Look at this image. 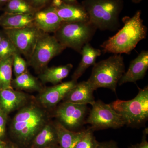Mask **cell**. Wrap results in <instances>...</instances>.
I'll use <instances>...</instances> for the list:
<instances>
[{
    "label": "cell",
    "mask_w": 148,
    "mask_h": 148,
    "mask_svg": "<svg viewBox=\"0 0 148 148\" xmlns=\"http://www.w3.org/2000/svg\"><path fill=\"white\" fill-rule=\"evenodd\" d=\"M34 25V14L4 13L0 16V26L4 29H20Z\"/></svg>",
    "instance_id": "ac0fdd59"
},
{
    "label": "cell",
    "mask_w": 148,
    "mask_h": 148,
    "mask_svg": "<svg viewBox=\"0 0 148 148\" xmlns=\"http://www.w3.org/2000/svg\"><path fill=\"white\" fill-rule=\"evenodd\" d=\"M58 142L57 132L55 126L46 125L41 128L34 140L35 145L38 148H43Z\"/></svg>",
    "instance_id": "44dd1931"
},
{
    "label": "cell",
    "mask_w": 148,
    "mask_h": 148,
    "mask_svg": "<svg viewBox=\"0 0 148 148\" xmlns=\"http://www.w3.org/2000/svg\"><path fill=\"white\" fill-rule=\"evenodd\" d=\"M13 56L0 60V89H13L12 86Z\"/></svg>",
    "instance_id": "7402d4cb"
},
{
    "label": "cell",
    "mask_w": 148,
    "mask_h": 148,
    "mask_svg": "<svg viewBox=\"0 0 148 148\" xmlns=\"http://www.w3.org/2000/svg\"><path fill=\"white\" fill-rule=\"evenodd\" d=\"M17 52H19L13 43L5 35L0 42V60L13 56Z\"/></svg>",
    "instance_id": "484cf974"
},
{
    "label": "cell",
    "mask_w": 148,
    "mask_h": 148,
    "mask_svg": "<svg viewBox=\"0 0 148 148\" xmlns=\"http://www.w3.org/2000/svg\"><path fill=\"white\" fill-rule=\"evenodd\" d=\"M24 93L13 89H0V108L6 114L14 110L26 100Z\"/></svg>",
    "instance_id": "e0dca14e"
},
{
    "label": "cell",
    "mask_w": 148,
    "mask_h": 148,
    "mask_svg": "<svg viewBox=\"0 0 148 148\" xmlns=\"http://www.w3.org/2000/svg\"><path fill=\"white\" fill-rule=\"evenodd\" d=\"M63 0H52L50 5L54 8H58L64 3Z\"/></svg>",
    "instance_id": "4dcf8cb0"
},
{
    "label": "cell",
    "mask_w": 148,
    "mask_h": 148,
    "mask_svg": "<svg viewBox=\"0 0 148 148\" xmlns=\"http://www.w3.org/2000/svg\"><path fill=\"white\" fill-rule=\"evenodd\" d=\"M12 85L16 88L24 90H38L40 85L34 77L27 71L16 77Z\"/></svg>",
    "instance_id": "cb8c5ba5"
},
{
    "label": "cell",
    "mask_w": 148,
    "mask_h": 148,
    "mask_svg": "<svg viewBox=\"0 0 148 148\" xmlns=\"http://www.w3.org/2000/svg\"><path fill=\"white\" fill-rule=\"evenodd\" d=\"M54 126L60 148H75L84 132V130L78 132L71 131L60 122L56 123Z\"/></svg>",
    "instance_id": "d6986e66"
},
{
    "label": "cell",
    "mask_w": 148,
    "mask_h": 148,
    "mask_svg": "<svg viewBox=\"0 0 148 148\" xmlns=\"http://www.w3.org/2000/svg\"><path fill=\"white\" fill-rule=\"evenodd\" d=\"M34 25L44 33H55L63 21L55 8L49 5L36 11L34 14Z\"/></svg>",
    "instance_id": "8fae6325"
},
{
    "label": "cell",
    "mask_w": 148,
    "mask_h": 148,
    "mask_svg": "<svg viewBox=\"0 0 148 148\" xmlns=\"http://www.w3.org/2000/svg\"><path fill=\"white\" fill-rule=\"evenodd\" d=\"M93 131L90 128L84 130L82 136L75 148H97L99 142L95 139Z\"/></svg>",
    "instance_id": "d4e9b609"
},
{
    "label": "cell",
    "mask_w": 148,
    "mask_h": 148,
    "mask_svg": "<svg viewBox=\"0 0 148 148\" xmlns=\"http://www.w3.org/2000/svg\"><path fill=\"white\" fill-rule=\"evenodd\" d=\"M123 5V0H84L82 5L96 29L115 31L119 27Z\"/></svg>",
    "instance_id": "7a4b0ae2"
},
{
    "label": "cell",
    "mask_w": 148,
    "mask_h": 148,
    "mask_svg": "<svg viewBox=\"0 0 148 148\" xmlns=\"http://www.w3.org/2000/svg\"><path fill=\"white\" fill-rule=\"evenodd\" d=\"M77 83V81L72 79L49 88L40 95V102L48 107L55 106L64 99L66 94Z\"/></svg>",
    "instance_id": "4fadbf2b"
},
{
    "label": "cell",
    "mask_w": 148,
    "mask_h": 148,
    "mask_svg": "<svg viewBox=\"0 0 148 148\" xmlns=\"http://www.w3.org/2000/svg\"><path fill=\"white\" fill-rule=\"evenodd\" d=\"M94 91L87 81L77 83L64 99L65 102L83 105L90 104L92 106L95 101L93 95Z\"/></svg>",
    "instance_id": "5bb4252c"
},
{
    "label": "cell",
    "mask_w": 148,
    "mask_h": 148,
    "mask_svg": "<svg viewBox=\"0 0 148 148\" xmlns=\"http://www.w3.org/2000/svg\"><path fill=\"white\" fill-rule=\"evenodd\" d=\"M43 113L35 106L26 107L14 116L12 124V131L19 140L26 142L32 139L44 126Z\"/></svg>",
    "instance_id": "8992f818"
},
{
    "label": "cell",
    "mask_w": 148,
    "mask_h": 148,
    "mask_svg": "<svg viewBox=\"0 0 148 148\" xmlns=\"http://www.w3.org/2000/svg\"><path fill=\"white\" fill-rule=\"evenodd\" d=\"M5 35V33L4 32L3 33H2L0 32V42L1 41L3 38L4 36Z\"/></svg>",
    "instance_id": "836d02e7"
},
{
    "label": "cell",
    "mask_w": 148,
    "mask_h": 148,
    "mask_svg": "<svg viewBox=\"0 0 148 148\" xmlns=\"http://www.w3.org/2000/svg\"><path fill=\"white\" fill-rule=\"evenodd\" d=\"M42 32L34 25L20 29H4V33L19 53L29 59Z\"/></svg>",
    "instance_id": "9c48e42d"
},
{
    "label": "cell",
    "mask_w": 148,
    "mask_h": 148,
    "mask_svg": "<svg viewBox=\"0 0 148 148\" xmlns=\"http://www.w3.org/2000/svg\"><path fill=\"white\" fill-rule=\"evenodd\" d=\"M125 72L124 59L121 54H114L95 63L87 81L94 90L106 88L116 92L117 84Z\"/></svg>",
    "instance_id": "3957f363"
},
{
    "label": "cell",
    "mask_w": 148,
    "mask_h": 148,
    "mask_svg": "<svg viewBox=\"0 0 148 148\" xmlns=\"http://www.w3.org/2000/svg\"><path fill=\"white\" fill-rule=\"evenodd\" d=\"M92 106L85 123L90 124V128L93 131L108 128L116 129L125 125L121 116L110 105L99 100L95 101Z\"/></svg>",
    "instance_id": "ba28073f"
},
{
    "label": "cell",
    "mask_w": 148,
    "mask_h": 148,
    "mask_svg": "<svg viewBox=\"0 0 148 148\" xmlns=\"http://www.w3.org/2000/svg\"><path fill=\"white\" fill-rule=\"evenodd\" d=\"M10 0H0V8L3 7Z\"/></svg>",
    "instance_id": "d6a6232c"
},
{
    "label": "cell",
    "mask_w": 148,
    "mask_h": 148,
    "mask_svg": "<svg viewBox=\"0 0 148 148\" xmlns=\"http://www.w3.org/2000/svg\"><path fill=\"white\" fill-rule=\"evenodd\" d=\"M6 114L0 108V137L4 135L5 131Z\"/></svg>",
    "instance_id": "f1b7e54d"
},
{
    "label": "cell",
    "mask_w": 148,
    "mask_h": 148,
    "mask_svg": "<svg viewBox=\"0 0 148 148\" xmlns=\"http://www.w3.org/2000/svg\"><path fill=\"white\" fill-rule=\"evenodd\" d=\"M38 10L50 5L52 0H24Z\"/></svg>",
    "instance_id": "83f0119b"
},
{
    "label": "cell",
    "mask_w": 148,
    "mask_h": 148,
    "mask_svg": "<svg viewBox=\"0 0 148 148\" xmlns=\"http://www.w3.org/2000/svg\"><path fill=\"white\" fill-rule=\"evenodd\" d=\"M130 148H136V147H135V145H131L130 146Z\"/></svg>",
    "instance_id": "8d00e7d4"
},
{
    "label": "cell",
    "mask_w": 148,
    "mask_h": 148,
    "mask_svg": "<svg viewBox=\"0 0 148 148\" xmlns=\"http://www.w3.org/2000/svg\"><path fill=\"white\" fill-rule=\"evenodd\" d=\"M148 69V51L143 50L130 63L128 70L125 72L119 82L121 85L128 82L135 83L142 79Z\"/></svg>",
    "instance_id": "7c38bea8"
},
{
    "label": "cell",
    "mask_w": 148,
    "mask_h": 148,
    "mask_svg": "<svg viewBox=\"0 0 148 148\" xmlns=\"http://www.w3.org/2000/svg\"><path fill=\"white\" fill-rule=\"evenodd\" d=\"M20 54L19 52H17L13 55L12 68L16 77L27 71V62Z\"/></svg>",
    "instance_id": "4316f807"
},
{
    "label": "cell",
    "mask_w": 148,
    "mask_h": 148,
    "mask_svg": "<svg viewBox=\"0 0 148 148\" xmlns=\"http://www.w3.org/2000/svg\"><path fill=\"white\" fill-rule=\"evenodd\" d=\"M97 148H119L117 143L113 141L99 143Z\"/></svg>",
    "instance_id": "f546056e"
},
{
    "label": "cell",
    "mask_w": 148,
    "mask_h": 148,
    "mask_svg": "<svg viewBox=\"0 0 148 148\" xmlns=\"http://www.w3.org/2000/svg\"><path fill=\"white\" fill-rule=\"evenodd\" d=\"M73 68V65L69 64L47 68L40 75V78L43 82L57 84L69 75Z\"/></svg>",
    "instance_id": "ffe728a7"
},
{
    "label": "cell",
    "mask_w": 148,
    "mask_h": 148,
    "mask_svg": "<svg viewBox=\"0 0 148 148\" xmlns=\"http://www.w3.org/2000/svg\"><path fill=\"white\" fill-rule=\"evenodd\" d=\"M123 21V28L101 45L104 52L129 54L138 43L146 38L147 28L143 24L141 10L136 12L132 17L125 16Z\"/></svg>",
    "instance_id": "6da1fadb"
},
{
    "label": "cell",
    "mask_w": 148,
    "mask_h": 148,
    "mask_svg": "<svg viewBox=\"0 0 148 148\" xmlns=\"http://www.w3.org/2000/svg\"><path fill=\"white\" fill-rule=\"evenodd\" d=\"M87 105L64 102L56 111V117L66 128L76 129L83 123L87 111Z\"/></svg>",
    "instance_id": "30bf717a"
},
{
    "label": "cell",
    "mask_w": 148,
    "mask_h": 148,
    "mask_svg": "<svg viewBox=\"0 0 148 148\" xmlns=\"http://www.w3.org/2000/svg\"><path fill=\"white\" fill-rule=\"evenodd\" d=\"M66 48L54 36L42 32L29 59V64L37 71L43 70L52 58Z\"/></svg>",
    "instance_id": "52a82bcc"
},
{
    "label": "cell",
    "mask_w": 148,
    "mask_h": 148,
    "mask_svg": "<svg viewBox=\"0 0 148 148\" xmlns=\"http://www.w3.org/2000/svg\"><path fill=\"white\" fill-rule=\"evenodd\" d=\"M56 12L63 22H74L89 21L88 14L82 5L64 3L56 8Z\"/></svg>",
    "instance_id": "9a60e30c"
},
{
    "label": "cell",
    "mask_w": 148,
    "mask_h": 148,
    "mask_svg": "<svg viewBox=\"0 0 148 148\" xmlns=\"http://www.w3.org/2000/svg\"><path fill=\"white\" fill-rule=\"evenodd\" d=\"M121 116L125 125L137 126L148 119V88H139L138 95L130 101L117 100L110 104Z\"/></svg>",
    "instance_id": "277c9868"
},
{
    "label": "cell",
    "mask_w": 148,
    "mask_h": 148,
    "mask_svg": "<svg viewBox=\"0 0 148 148\" xmlns=\"http://www.w3.org/2000/svg\"><path fill=\"white\" fill-rule=\"evenodd\" d=\"M80 53L82 56L81 61L72 76L73 80L75 81L77 80L89 67L95 64L96 58L101 55V51L92 47L88 43L83 47Z\"/></svg>",
    "instance_id": "2e32d148"
},
{
    "label": "cell",
    "mask_w": 148,
    "mask_h": 148,
    "mask_svg": "<svg viewBox=\"0 0 148 148\" xmlns=\"http://www.w3.org/2000/svg\"><path fill=\"white\" fill-rule=\"evenodd\" d=\"M47 148H58L54 147H48Z\"/></svg>",
    "instance_id": "74e56055"
},
{
    "label": "cell",
    "mask_w": 148,
    "mask_h": 148,
    "mask_svg": "<svg viewBox=\"0 0 148 148\" xmlns=\"http://www.w3.org/2000/svg\"><path fill=\"white\" fill-rule=\"evenodd\" d=\"M133 2L135 3H138L141 1V0H132Z\"/></svg>",
    "instance_id": "d590c367"
},
{
    "label": "cell",
    "mask_w": 148,
    "mask_h": 148,
    "mask_svg": "<svg viewBox=\"0 0 148 148\" xmlns=\"http://www.w3.org/2000/svg\"><path fill=\"white\" fill-rule=\"evenodd\" d=\"M0 148H4L3 144L1 141H0Z\"/></svg>",
    "instance_id": "e575fe53"
},
{
    "label": "cell",
    "mask_w": 148,
    "mask_h": 148,
    "mask_svg": "<svg viewBox=\"0 0 148 148\" xmlns=\"http://www.w3.org/2000/svg\"><path fill=\"white\" fill-rule=\"evenodd\" d=\"M64 3L67 4H74L77 3V0H63Z\"/></svg>",
    "instance_id": "1f68e13d"
},
{
    "label": "cell",
    "mask_w": 148,
    "mask_h": 148,
    "mask_svg": "<svg viewBox=\"0 0 148 148\" xmlns=\"http://www.w3.org/2000/svg\"><path fill=\"white\" fill-rule=\"evenodd\" d=\"M96 30L90 21L63 22L54 36L65 47L80 53L83 47L92 39Z\"/></svg>",
    "instance_id": "5b68a950"
},
{
    "label": "cell",
    "mask_w": 148,
    "mask_h": 148,
    "mask_svg": "<svg viewBox=\"0 0 148 148\" xmlns=\"http://www.w3.org/2000/svg\"><path fill=\"white\" fill-rule=\"evenodd\" d=\"M4 13L34 14L36 10L24 0H10L4 6Z\"/></svg>",
    "instance_id": "603a6c76"
}]
</instances>
